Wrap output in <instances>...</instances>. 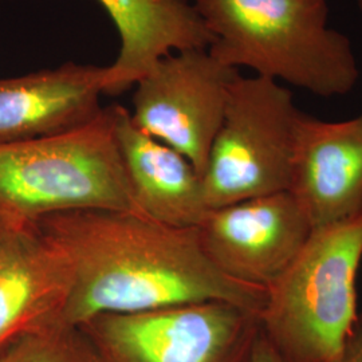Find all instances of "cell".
Returning <instances> with one entry per match:
<instances>
[{"label":"cell","instance_id":"1","mask_svg":"<svg viewBox=\"0 0 362 362\" xmlns=\"http://www.w3.org/2000/svg\"><path fill=\"white\" fill-rule=\"evenodd\" d=\"M39 233L69 276L61 322L81 326L101 314H129L224 300L260 314L267 290L236 282L209 260L197 228H177L115 209L47 216Z\"/></svg>","mask_w":362,"mask_h":362},{"label":"cell","instance_id":"2","mask_svg":"<svg viewBox=\"0 0 362 362\" xmlns=\"http://www.w3.org/2000/svg\"><path fill=\"white\" fill-rule=\"evenodd\" d=\"M223 65L247 67L322 98L349 94L360 69L348 35L329 25L327 0H192Z\"/></svg>","mask_w":362,"mask_h":362},{"label":"cell","instance_id":"3","mask_svg":"<svg viewBox=\"0 0 362 362\" xmlns=\"http://www.w3.org/2000/svg\"><path fill=\"white\" fill-rule=\"evenodd\" d=\"M86 209L140 214L117 145L113 105L77 129L0 144V224L30 227Z\"/></svg>","mask_w":362,"mask_h":362},{"label":"cell","instance_id":"4","mask_svg":"<svg viewBox=\"0 0 362 362\" xmlns=\"http://www.w3.org/2000/svg\"><path fill=\"white\" fill-rule=\"evenodd\" d=\"M362 214L314 228L267 288L260 330L290 362H334L358 321Z\"/></svg>","mask_w":362,"mask_h":362},{"label":"cell","instance_id":"5","mask_svg":"<svg viewBox=\"0 0 362 362\" xmlns=\"http://www.w3.org/2000/svg\"><path fill=\"white\" fill-rule=\"evenodd\" d=\"M300 113L284 83L238 76L203 175L209 209L288 189Z\"/></svg>","mask_w":362,"mask_h":362},{"label":"cell","instance_id":"6","mask_svg":"<svg viewBox=\"0 0 362 362\" xmlns=\"http://www.w3.org/2000/svg\"><path fill=\"white\" fill-rule=\"evenodd\" d=\"M100 362H251L259 314L207 300L129 314H101L78 326Z\"/></svg>","mask_w":362,"mask_h":362},{"label":"cell","instance_id":"7","mask_svg":"<svg viewBox=\"0 0 362 362\" xmlns=\"http://www.w3.org/2000/svg\"><path fill=\"white\" fill-rule=\"evenodd\" d=\"M238 76L208 49L170 52L136 82L130 118L185 156L203 177Z\"/></svg>","mask_w":362,"mask_h":362},{"label":"cell","instance_id":"8","mask_svg":"<svg viewBox=\"0 0 362 362\" xmlns=\"http://www.w3.org/2000/svg\"><path fill=\"white\" fill-rule=\"evenodd\" d=\"M313 233L288 191L209 209L197 233L209 260L236 282L267 290Z\"/></svg>","mask_w":362,"mask_h":362},{"label":"cell","instance_id":"9","mask_svg":"<svg viewBox=\"0 0 362 362\" xmlns=\"http://www.w3.org/2000/svg\"><path fill=\"white\" fill-rule=\"evenodd\" d=\"M313 230L362 214V115L298 118L288 189Z\"/></svg>","mask_w":362,"mask_h":362},{"label":"cell","instance_id":"10","mask_svg":"<svg viewBox=\"0 0 362 362\" xmlns=\"http://www.w3.org/2000/svg\"><path fill=\"white\" fill-rule=\"evenodd\" d=\"M107 66L67 62L0 79V144L57 136L89 124L104 110Z\"/></svg>","mask_w":362,"mask_h":362},{"label":"cell","instance_id":"11","mask_svg":"<svg viewBox=\"0 0 362 362\" xmlns=\"http://www.w3.org/2000/svg\"><path fill=\"white\" fill-rule=\"evenodd\" d=\"M115 133L133 200L140 214L177 228H197L209 208L203 177L192 163L139 129L129 109L113 105Z\"/></svg>","mask_w":362,"mask_h":362},{"label":"cell","instance_id":"12","mask_svg":"<svg viewBox=\"0 0 362 362\" xmlns=\"http://www.w3.org/2000/svg\"><path fill=\"white\" fill-rule=\"evenodd\" d=\"M69 276L35 226L6 227L0 236V349L30 330L61 322Z\"/></svg>","mask_w":362,"mask_h":362},{"label":"cell","instance_id":"13","mask_svg":"<svg viewBox=\"0 0 362 362\" xmlns=\"http://www.w3.org/2000/svg\"><path fill=\"white\" fill-rule=\"evenodd\" d=\"M116 25L121 47L107 66L104 94L129 90L170 52L208 49L214 42L189 0H98Z\"/></svg>","mask_w":362,"mask_h":362},{"label":"cell","instance_id":"14","mask_svg":"<svg viewBox=\"0 0 362 362\" xmlns=\"http://www.w3.org/2000/svg\"><path fill=\"white\" fill-rule=\"evenodd\" d=\"M0 362H100L85 333L54 322L22 333L0 349Z\"/></svg>","mask_w":362,"mask_h":362},{"label":"cell","instance_id":"15","mask_svg":"<svg viewBox=\"0 0 362 362\" xmlns=\"http://www.w3.org/2000/svg\"><path fill=\"white\" fill-rule=\"evenodd\" d=\"M334 362H362V314L356 327Z\"/></svg>","mask_w":362,"mask_h":362},{"label":"cell","instance_id":"16","mask_svg":"<svg viewBox=\"0 0 362 362\" xmlns=\"http://www.w3.org/2000/svg\"><path fill=\"white\" fill-rule=\"evenodd\" d=\"M251 362H290L286 360L285 357L275 349L272 345V342L264 337L262 330L259 332Z\"/></svg>","mask_w":362,"mask_h":362},{"label":"cell","instance_id":"17","mask_svg":"<svg viewBox=\"0 0 362 362\" xmlns=\"http://www.w3.org/2000/svg\"><path fill=\"white\" fill-rule=\"evenodd\" d=\"M6 230V226H3V224H0V236H1V233H3V231Z\"/></svg>","mask_w":362,"mask_h":362},{"label":"cell","instance_id":"18","mask_svg":"<svg viewBox=\"0 0 362 362\" xmlns=\"http://www.w3.org/2000/svg\"><path fill=\"white\" fill-rule=\"evenodd\" d=\"M358 8H360V11L362 13V0H358Z\"/></svg>","mask_w":362,"mask_h":362}]
</instances>
